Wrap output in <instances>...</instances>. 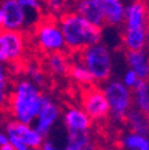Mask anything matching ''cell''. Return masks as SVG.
<instances>
[{"mask_svg":"<svg viewBox=\"0 0 149 150\" xmlns=\"http://www.w3.org/2000/svg\"><path fill=\"white\" fill-rule=\"evenodd\" d=\"M43 93L30 79H19L8 91L4 109L15 121L31 125L41 109Z\"/></svg>","mask_w":149,"mask_h":150,"instance_id":"obj_1","label":"cell"},{"mask_svg":"<svg viewBox=\"0 0 149 150\" xmlns=\"http://www.w3.org/2000/svg\"><path fill=\"white\" fill-rule=\"evenodd\" d=\"M66 50L79 52L82 48L102 42V27L89 23L75 11H66L59 16Z\"/></svg>","mask_w":149,"mask_h":150,"instance_id":"obj_2","label":"cell"},{"mask_svg":"<svg viewBox=\"0 0 149 150\" xmlns=\"http://www.w3.org/2000/svg\"><path fill=\"white\" fill-rule=\"evenodd\" d=\"M79 59L91 74L94 82L103 83L112 78L113 74V54L102 42L87 46L79 51Z\"/></svg>","mask_w":149,"mask_h":150,"instance_id":"obj_3","label":"cell"},{"mask_svg":"<svg viewBox=\"0 0 149 150\" xmlns=\"http://www.w3.org/2000/svg\"><path fill=\"white\" fill-rule=\"evenodd\" d=\"M32 38H34L36 48L44 55L66 51L62 30L59 27L58 19L54 16H48L39 20L35 24Z\"/></svg>","mask_w":149,"mask_h":150,"instance_id":"obj_4","label":"cell"},{"mask_svg":"<svg viewBox=\"0 0 149 150\" xmlns=\"http://www.w3.org/2000/svg\"><path fill=\"white\" fill-rule=\"evenodd\" d=\"M102 91L109 105V117L115 122H124L133 107L132 90L118 79H108L103 82Z\"/></svg>","mask_w":149,"mask_h":150,"instance_id":"obj_5","label":"cell"},{"mask_svg":"<svg viewBox=\"0 0 149 150\" xmlns=\"http://www.w3.org/2000/svg\"><path fill=\"white\" fill-rule=\"evenodd\" d=\"M81 107L93 122H101L109 118V105L102 88L87 86L81 93Z\"/></svg>","mask_w":149,"mask_h":150,"instance_id":"obj_6","label":"cell"},{"mask_svg":"<svg viewBox=\"0 0 149 150\" xmlns=\"http://www.w3.org/2000/svg\"><path fill=\"white\" fill-rule=\"evenodd\" d=\"M61 115H62V111H61V107L58 106V103L51 99L48 95L43 94L41 109H39L36 118H35V130L43 138H46L50 134L51 129L56 125Z\"/></svg>","mask_w":149,"mask_h":150,"instance_id":"obj_7","label":"cell"},{"mask_svg":"<svg viewBox=\"0 0 149 150\" xmlns=\"http://www.w3.org/2000/svg\"><path fill=\"white\" fill-rule=\"evenodd\" d=\"M149 23V1L146 0H132L125 6L124 30H141L146 28Z\"/></svg>","mask_w":149,"mask_h":150,"instance_id":"obj_8","label":"cell"},{"mask_svg":"<svg viewBox=\"0 0 149 150\" xmlns=\"http://www.w3.org/2000/svg\"><path fill=\"white\" fill-rule=\"evenodd\" d=\"M3 13L1 28L6 30H23L28 24V12L16 0H0Z\"/></svg>","mask_w":149,"mask_h":150,"instance_id":"obj_9","label":"cell"},{"mask_svg":"<svg viewBox=\"0 0 149 150\" xmlns=\"http://www.w3.org/2000/svg\"><path fill=\"white\" fill-rule=\"evenodd\" d=\"M6 133L8 138H16L34 150L39 149L44 141V138L35 130V127H31V125L15 121V119L7 122Z\"/></svg>","mask_w":149,"mask_h":150,"instance_id":"obj_10","label":"cell"},{"mask_svg":"<svg viewBox=\"0 0 149 150\" xmlns=\"http://www.w3.org/2000/svg\"><path fill=\"white\" fill-rule=\"evenodd\" d=\"M62 121L67 131H90L93 121L81 106L73 105L63 111Z\"/></svg>","mask_w":149,"mask_h":150,"instance_id":"obj_11","label":"cell"},{"mask_svg":"<svg viewBox=\"0 0 149 150\" xmlns=\"http://www.w3.org/2000/svg\"><path fill=\"white\" fill-rule=\"evenodd\" d=\"M125 62L128 69L133 70L137 76L143 81H149V51H125Z\"/></svg>","mask_w":149,"mask_h":150,"instance_id":"obj_12","label":"cell"},{"mask_svg":"<svg viewBox=\"0 0 149 150\" xmlns=\"http://www.w3.org/2000/svg\"><path fill=\"white\" fill-rule=\"evenodd\" d=\"M105 18V24L118 27L124 22V0H96Z\"/></svg>","mask_w":149,"mask_h":150,"instance_id":"obj_13","label":"cell"},{"mask_svg":"<svg viewBox=\"0 0 149 150\" xmlns=\"http://www.w3.org/2000/svg\"><path fill=\"white\" fill-rule=\"evenodd\" d=\"M74 11L91 24L98 25V27L105 25L103 13L96 0H75Z\"/></svg>","mask_w":149,"mask_h":150,"instance_id":"obj_14","label":"cell"},{"mask_svg":"<svg viewBox=\"0 0 149 150\" xmlns=\"http://www.w3.org/2000/svg\"><path fill=\"white\" fill-rule=\"evenodd\" d=\"M71 59L65 51L47 54L44 59V67L54 76H66L68 74Z\"/></svg>","mask_w":149,"mask_h":150,"instance_id":"obj_15","label":"cell"},{"mask_svg":"<svg viewBox=\"0 0 149 150\" xmlns=\"http://www.w3.org/2000/svg\"><path fill=\"white\" fill-rule=\"evenodd\" d=\"M146 28L141 30H124L122 31V46L126 51H137L146 48Z\"/></svg>","mask_w":149,"mask_h":150,"instance_id":"obj_16","label":"cell"},{"mask_svg":"<svg viewBox=\"0 0 149 150\" xmlns=\"http://www.w3.org/2000/svg\"><path fill=\"white\" fill-rule=\"evenodd\" d=\"M133 107L149 118V81H140L132 90Z\"/></svg>","mask_w":149,"mask_h":150,"instance_id":"obj_17","label":"cell"},{"mask_svg":"<svg viewBox=\"0 0 149 150\" xmlns=\"http://www.w3.org/2000/svg\"><path fill=\"white\" fill-rule=\"evenodd\" d=\"M67 75L73 79V82H75L82 87H87V86H91L94 83L91 74L89 72V70L86 69V66L83 64V62L79 58L77 60H71Z\"/></svg>","mask_w":149,"mask_h":150,"instance_id":"obj_18","label":"cell"},{"mask_svg":"<svg viewBox=\"0 0 149 150\" xmlns=\"http://www.w3.org/2000/svg\"><path fill=\"white\" fill-rule=\"evenodd\" d=\"M120 144L124 150H149V135L130 130L122 134Z\"/></svg>","mask_w":149,"mask_h":150,"instance_id":"obj_19","label":"cell"},{"mask_svg":"<svg viewBox=\"0 0 149 150\" xmlns=\"http://www.w3.org/2000/svg\"><path fill=\"white\" fill-rule=\"evenodd\" d=\"M129 126L132 131H136V133H143V134H148L149 130V118L143 114L141 111H138L137 109L132 107L129 110V112L126 114V118L125 121Z\"/></svg>","mask_w":149,"mask_h":150,"instance_id":"obj_20","label":"cell"},{"mask_svg":"<svg viewBox=\"0 0 149 150\" xmlns=\"http://www.w3.org/2000/svg\"><path fill=\"white\" fill-rule=\"evenodd\" d=\"M91 144L90 131H67L66 145L67 150H81Z\"/></svg>","mask_w":149,"mask_h":150,"instance_id":"obj_21","label":"cell"},{"mask_svg":"<svg viewBox=\"0 0 149 150\" xmlns=\"http://www.w3.org/2000/svg\"><path fill=\"white\" fill-rule=\"evenodd\" d=\"M8 86H9V76L7 69L3 66V63H0V111L4 109L7 102V97H8Z\"/></svg>","mask_w":149,"mask_h":150,"instance_id":"obj_22","label":"cell"},{"mask_svg":"<svg viewBox=\"0 0 149 150\" xmlns=\"http://www.w3.org/2000/svg\"><path fill=\"white\" fill-rule=\"evenodd\" d=\"M26 74H27L28 79L32 81L36 86H39V87H42V86L46 83V75H44V71L39 66L28 64L27 67H26Z\"/></svg>","mask_w":149,"mask_h":150,"instance_id":"obj_23","label":"cell"},{"mask_svg":"<svg viewBox=\"0 0 149 150\" xmlns=\"http://www.w3.org/2000/svg\"><path fill=\"white\" fill-rule=\"evenodd\" d=\"M46 9L48 11L50 16H61L63 12L67 11V0H47Z\"/></svg>","mask_w":149,"mask_h":150,"instance_id":"obj_24","label":"cell"},{"mask_svg":"<svg viewBox=\"0 0 149 150\" xmlns=\"http://www.w3.org/2000/svg\"><path fill=\"white\" fill-rule=\"evenodd\" d=\"M16 1L30 13H41L44 3L43 0H16Z\"/></svg>","mask_w":149,"mask_h":150,"instance_id":"obj_25","label":"cell"},{"mask_svg":"<svg viewBox=\"0 0 149 150\" xmlns=\"http://www.w3.org/2000/svg\"><path fill=\"white\" fill-rule=\"evenodd\" d=\"M140 81H143V79L138 78L136 72H134L133 70H130V69H128L126 71L124 72L122 79H121L122 83H124L128 88H130V90H133L137 84H138V82H140Z\"/></svg>","mask_w":149,"mask_h":150,"instance_id":"obj_26","label":"cell"},{"mask_svg":"<svg viewBox=\"0 0 149 150\" xmlns=\"http://www.w3.org/2000/svg\"><path fill=\"white\" fill-rule=\"evenodd\" d=\"M0 63H8V52H7V44L0 28Z\"/></svg>","mask_w":149,"mask_h":150,"instance_id":"obj_27","label":"cell"},{"mask_svg":"<svg viewBox=\"0 0 149 150\" xmlns=\"http://www.w3.org/2000/svg\"><path fill=\"white\" fill-rule=\"evenodd\" d=\"M38 150H67V147L63 146V147H59L58 145H55L54 142H51V141H43V144L41 145V147Z\"/></svg>","mask_w":149,"mask_h":150,"instance_id":"obj_28","label":"cell"},{"mask_svg":"<svg viewBox=\"0 0 149 150\" xmlns=\"http://www.w3.org/2000/svg\"><path fill=\"white\" fill-rule=\"evenodd\" d=\"M8 139H9V142L15 146L16 150H34V149H31L30 146H27L26 144H23L22 141L16 139V138H8Z\"/></svg>","mask_w":149,"mask_h":150,"instance_id":"obj_29","label":"cell"},{"mask_svg":"<svg viewBox=\"0 0 149 150\" xmlns=\"http://www.w3.org/2000/svg\"><path fill=\"white\" fill-rule=\"evenodd\" d=\"M7 142H9L7 133H6V131H0V146H1V145H4V144H7Z\"/></svg>","mask_w":149,"mask_h":150,"instance_id":"obj_30","label":"cell"},{"mask_svg":"<svg viewBox=\"0 0 149 150\" xmlns=\"http://www.w3.org/2000/svg\"><path fill=\"white\" fill-rule=\"evenodd\" d=\"M0 150H16V149H15V146H14L11 142H7V144H4V145L0 146Z\"/></svg>","mask_w":149,"mask_h":150,"instance_id":"obj_31","label":"cell"},{"mask_svg":"<svg viewBox=\"0 0 149 150\" xmlns=\"http://www.w3.org/2000/svg\"><path fill=\"white\" fill-rule=\"evenodd\" d=\"M146 48H148V51H149V23H148V25H146Z\"/></svg>","mask_w":149,"mask_h":150,"instance_id":"obj_32","label":"cell"},{"mask_svg":"<svg viewBox=\"0 0 149 150\" xmlns=\"http://www.w3.org/2000/svg\"><path fill=\"white\" fill-rule=\"evenodd\" d=\"M81 150H97V149H96V146H93V144H90L89 146L83 147V149H81Z\"/></svg>","mask_w":149,"mask_h":150,"instance_id":"obj_33","label":"cell"},{"mask_svg":"<svg viewBox=\"0 0 149 150\" xmlns=\"http://www.w3.org/2000/svg\"><path fill=\"white\" fill-rule=\"evenodd\" d=\"M1 23H3V13H1V8H0V28H1Z\"/></svg>","mask_w":149,"mask_h":150,"instance_id":"obj_34","label":"cell"},{"mask_svg":"<svg viewBox=\"0 0 149 150\" xmlns=\"http://www.w3.org/2000/svg\"><path fill=\"white\" fill-rule=\"evenodd\" d=\"M148 135H149V130H148Z\"/></svg>","mask_w":149,"mask_h":150,"instance_id":"obj_35","label":"cell"},{"mask_svg":"<svg viewBox=\"0 0 149 150\" xmlns=\"http://www.w3.org/2000/svg\"><path fill=\"white\" fill-rule=\"evenodd\" d=\"M43 1H47V0H43Z\"/></svg>","mask_w":149,"mask_h":150,"instance_id":"obj_36","label":"cell"},{"mask_svg":"<svg viewBox=\"0 0 149 150\" xmlns=\"http://www.w3.org/2000/svg\"><path fill=\"white\" fill-rule=\"evenodd\" d=\"M146 1H149V0H146Z\"/></svg>","mask_w":149,"mask_h":150,"instance_id":"obj_37","label":"cell"}]
</instances>
